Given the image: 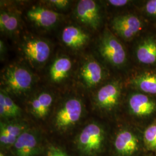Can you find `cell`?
<instances>
[{
	"label": "cell",
	"mask_w": 156,
	"mask_h": 156,
	"mask_svg": "<svg viewBox=\"0 0 156 156\" xmlns=\"http://www.w3.org/2000/svg\"><path fill=\"white\" fill-rule=\"evenodd\" d=\"M19 17L16 14L5 11H1L0 13V29L2 32L11 33L18 28Z\"/></svg>",
	"instance_id": "44dd1931"
},
{
	"label": "cell",
	"mask_w": 156,
	"mask_h": 156,
	"mask_svg": "<svg viewBox=\"0 0 156 156\" xmlns=\"http://www.w3.org/2000/svg\"><path fill=\"white\" fill-rule=\"evenodd\" d=\"M27 15L28 19L36 26L45 28L54 26L60 18L58 13L40 6H34L29 9Z\"/></svg>",
	"instance_id": "8fae6325"
},
{
	"label": "cell",
	"mask_w": 156,
	"mask_h": 156,
	"mask_svg": "<svg viewBox=\"0 0 156 156\" xmlns=\"http://www.w3.org/2000/svg\"><path fill=\"white\" fill-rule=\"evenodd\" d=\"M136 135L128 129H123L117 134L114 142L115 150L120 156H134L140 151V144Z\"/></svg>",
	"instance_id": "52a82bcc"
},
{
	"label": "cell",
	"mask_w": 156,
	"mask_h": 156,
	"mask_svg": "<svg viewBox=\"0 0 156 156\" xmlns=\"http://www.w3.org/2000/svg\"><path fill=\"white\" fill-rule=\"evenodd\" d=\"M136 57L143 64H151L156 62V41L151 38L145 39L138 46Z\"/></svg>",
	"instance_id": "ac0fdd59"
},
{
	"label": "cell",
	"mask_w": 156,
	"mask_h": 156,
	"mask_svg": "<svg viewBox=\"0 0 156 156\" xmlns=\"http://www.w3.org/2000/svg\"><path fill=\"white\" fill-rule=\"evenodd\" d=\"M83 112L82 103L76 98L66 101L56 113L55 124L59 129H67L78 122Z\"/></svg>",
	"instance_id": "277c9868"
},
{
	"label": "cell",
	"mask_w": 156,
	"mask_h": 156,
	"mask_svg": "<svg viewBox=\"0 0 156 156\" xmlns=\"http://www.w3.org/2000/svg\"><path fill=\"white\" fill-rule=\"evenodd\" d=\"M21 109L12 100L4 90L0 93V115L1 117L13 118L21 115Z\"/></svg>",
	"instance_id": "d6986e66"
},
{
	"label": "cell",
	"mask_w": 156,
	"mask_h": 156,
	"mask_svg": "<svg viewBox=\"0 0 156 156\" xmlns=\"http://www.w3.org/2000/svg\"><path fill=\"white\" fill-rule=\"evenodd\" d=\"M120 93L121 89L119 82L106 84L98 91L95 97L96 103L100 108L111 111L118 105Z\"/></svg>",
	"instance_id": "9c48e42d"
},
{
	"label": "cell",
	"mask_w": 156,
	"mask_h": 156,
	"mask_svg": "<svg viewBox=\"0 0 156 156\" xmlns=\"http://www.w3.org/2000/svg\"><path fill=\"white\" fill-rule=\"evenodd\" d=\"M73 66L71 60L67 57L56 58L49 69L50 80L53 83H60L67 78Z\"/></svg>",
	"instance_id": "2e32d148"
},
{
	"label": "cell",
	"mask_w": 156,
	"mask_h": 156,
	"mask_svg": "<svg viewBox=\"0 0 156 156\" xmlns=\"http://www.w3.org/2000/svg\"><path fill=\"white\" fill-rule=\"evenodd\" d=\"M46 156H68L62 149L55 147L51 146L49 147L46 153Z\"/></svg>",
	"instance_id": "603a6c76"
},
{
	"label": "cell",
	"mask_w": 156,
	"mask_h": 156,
	"mask_svg": "<svg viewBox=\"0 0 156 156\" xmlns=\"http://www.w3.org/2000/svg\"><path fill=\"white\" fill-rule=\"evenodd\" d=\"M75 14L80 22L90 28L97 29L100 25V11L94 1H79L75 8Z\"/></svg>",
	"instance_id": "8992f818"
},
{
	"label": "cell",
	"mask_w": 156,
	"mask_h": 156,
	"mask_svg": "<svg viewBox=\"0 0 156 156\" xmlns=\"http://www.w3.org/2000/svg\"><path fill=\"white\" fill-rule=\"evenodd\" d=\"M22 49L26 59L35 65L45 63L50 56V45L45 40L38 38H26Z\"/></svg>",
	"instance_id": "5b68a950"
},
{
	"label": "cell",
	"mask_w": 156,
	"mask_h": 156,
	"mask_svg": "<svg viewBox=\"0 0 156 156\" xmlns=\"http://www.w3.org/2000/svg\"><path fill=\"white\" fill-rule=\"evenodd\" d=\"M80 76L84 84L91 88L100 83L103 78V70L98 62L89 59L82 66Z\"/></svg>",
	"instance_id": "7c38bea8"
},
{
	"label": "cell",
	"mask_w": 156,
	"mask_h": 156,
	"mask_svg": "<svg viewBox=\"0 0 156 156\" xmlns=\"http://www.w3.org/2000/svg\"><path fill=\"white\" fill-rule=\"evenodd\" d=\"M53 101L50 93L42 92L34 98L30 104V110L34 116L38 119L45 117L49 111Z\"/></svg>",
	"instance_id": "e0dca14e"
},
{
	"label": "cell",
	"mask_w": 156,
	"mask_h": 156,
	"mask_svg": "<svg viewBox=\"0 0 156 156\" xmlns=\"http://www.w3.org/2000/svg\"><path fill=\"white\" fill-rule=\"evenodd\" d=\"M108 2L113 6H122L125 5L128 2L127 0H110Z\"/></svg>",
	"instance_id": "484cf974"
},
{
	"label": "cell",
	"mask_w": 156,
	"mask_h": 156,
	"mask_svg": "<svg viewBox=\"0 0 156 156\" xmlns=\"http://www.w3.org/2000/svg\"><path fill=\"white\" fill-rule=\"evenodd\" d=\"M99 50L103 58L113 66H120L126 62V54L123 45L108 31L101 38Z\"/></svg>",
	"instance_id": "3957f363"
},
{
	"label": "cell",
	"mask_w": 156,
	"mask_h": 156,
	"mask_svg": "<svg viewBox=\"0 0 156 156\" xmlns=\"http://www.w3.org/2000/svg\"><path fill=\"white\" fill-rule=\"evenodd\" d=\"M146 10L148 13L156 15V0H151L148 1L146 5Z\"/></svg>",
	"instance_id": "d4e9b609"
},
{
	"label": "cell",
	"mask_w": 156,
	"mask_h": 156,
	"mask_svg": "<svg viewBox=\"0 0 156 156\" xmlns=\"http://www.w3.org/2000/svg\"><path fill=\"white\" fill-rule=\"evenodd\" d=\"M105 133L102 128L96 123L86 126L78 137V147L87 155H94L100 152L104 143Z\"/></svg>",
	"instance_id": "7a4b0ae2"
},
{
	"label": "cell",
	"mask_w": 156,
	"mask_h": 156,
	"mask_svg": "<svg viewBox=\"0 0 156 156\" xmlns=\"http://www.w3.org/2000/svg\"><path fill=\"white\" fill-rule=\"evenodd\" d=\"M112 27L120 37L128 40L140 31L141 23L136 16L126 15L115 17L112 21Z\"/></svg>",
	"instance_id": "ba28073f"
},
{
	"label": "cell",
	"mask_w": 156,
	"mask_h": 156,
	"mask_svg": "<svg viewBox=\"0 0 156 156\" xmlns=\"http://www.w3.org/2000/svg\"><path fill=\"white\" fill-rule=\"evenodd\" d=\"M16 156H34L38 151V140L35 134L24 131L13 145Z\"/></svg>",
	"instance_id": "5bb4252c"
},
{
	"label": "cell",
	"mask_w": 156,
	"mask_h": 156,
	"mask_svg": "<svg viewBox=\"0 0 156 156\" xmlns=\"http://www.w3.org/2000/svg\"><path fill=\"white\" fill-rule=\"evenodd\" d=\"M26 126L22 123H1L0 141L3 146L14 145L18 137L25 131Z\"/></svg>",
	"instance_id": "9a60e30c"
},
{
	"label": "cell",
	"mask_w": 156,
	"mask_h": 156,
	"mask_svg": "<svg viewBox=\"0 0 156 156\" xmlns=\"http://www.w3.org/2000/svg\"><path fill=\"white\" fill-rule=\"evenodd\" d=\"M142 142L147 151L153 152L156 155V122L145 129Z\"/></svg>",
	"instance_id": "7402d4cb"
},
{
	"label": "cell",
	"mask_w": 156,
	"mask_h": 156,
	"mask_svg": "<svg viewBox=\"0 0 156 156\" xmlns=\"http://www.w3.org/2000/svg\"><path fill=\"white\" fill-rule=\"evenodd\" d=\"M0 46H1V54L2 55V53H4V44L3 43V42H2V41H1V42H0Z\"/></svg>",
	"instance_id": "4316f807"
},
{
	"label": "cell",
	"mask_w": 156,
	"mask_h": 156,
	"mask_svg": "<svg viewBox=\"0 0 156 156\" xmlns=\"http://www.w3.org/2000/svg\"></svg>",
	"instance_id": "f1b7e54d"
},
{
	"label": "cell",
	"mask_w": 156,
	"mask_h": 156,
	"mask_svg": "<svg viewBox=\"0 0 156 156\" xmlns=\"http://www.w3.org/2000/svg\"><path fill=\"white\" fill-rule=\"evenodd\" d=\"M2 78L6 89L17 95L27 93L31 89L34 82L33 73L27 69L18 66L8 67Z\"/></svg>",
	"instance_id": "6da1fadb"
},
{
	"label": "cell",
	"mask_w": 156,
	"mask_h": 156,
	"mask_svg": "<svg viewBox=\"0 0 156 156\" xmlns=\"http://www.w3.org/2000/svg\"><path fill=\"white\" fill-rule=\"evenodd\" d=\"M131 82L144 92L156 94V74L144 73L134 78Z\"/></svg>",
	"instance_id": "ffe728a7"
},
{
	"label": "cell",
	"mask_w": 156,
	"mask_h": 156,
	"mask_svg": "<svg viewBox=\"0 0 156 156\" xmlns=\"http://www.w3.org/2000/svg\"><path fill=\"white\" fill-rule=\"evenodd\" d=\"M0 156H4L2 153H1V154H0Z\"/></svg>",
	"instance_id": "83f0119b"
},
{
	"label": "cell",
	"mask_w": 156,
	"mask_h": 156,
	"mask_svg": "<svg viewBox=\"0 0 156 156\" xmlns=\"http://www.w3.org/2000/svg\"><path fill=\"white\" fill-rule=\"evenodd\" d=\"M128 106L131 114L136 117H148L156 112V102L146 95L140 93L131 95Z\"/></svg>",
	"instance_id": "30bf717a"
},
{
	"label": "cell",
	"mask_w": 156,
	"mask_h": 156,
	"mask_svg": "<svg viewBox=\"0 0 156 156\" xmlns=\"http://www.w3.org/2000/svg\"><path fill=\"white\" fill-rule=\"evenodd\" d=\"M62 39L63 43L71 49L78 50L82 48L89 41L88 34L76 26H67L62 31Z\"/></svg>",
	"instance_id": "4fadbf2b"
},
{
	"label": "cell",
	"mask_w": 156,
	"mask_h": 156,
	"mask_svg": "<svg viewBox=\"0 0 156 156\" xmlns=\"http://www.w3.org/2000/svg\"><path fill=\"white\" fill-rule=\"evenodd\" d=\"M48 2L51 5L54 6L60 9L66 8L69 4V1L68 0H51Z\"/></svg>",
	"instance_id": "cb8c5ba5"
}]
</instances>
